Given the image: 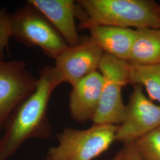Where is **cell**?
<instances>
[{
	"instance_id": "5",
	"label": "cell",
	"mask_w": 160,
	"mask_h": 160,
	"mask_svg": "<svg viewBox=\"0 0 160 160\" xmlns=\"http://www.w3.org/2000/svg\"><path fill=\"white\" fill-rule=\"evenodd\" d=\"M98 69L103 78V86L99 104L92 119L93 125H120L126 108L122 100V90L129 83V64L126 61L104 53Z\"/></svg>"
},
{
	"instance_id": "8",
	"label": "cell",
	"mask_w": 160,
	"mask_h": 160,
	"mask_svg": "<svg viewBox=\"0 0 160 160\" xmlns=\"http://www.w3.org/2000/svg\"><path fill=\"white\" fill-rule=\"evenodd\" d=\"M104 52L90 38L68 46L55 59V66L63 81L72 86L97 71Z\"/></svg>"
},
{
	"instance_id": "9",
	"label": "cell",
	"mask_w": 160,
	"mask_h": 160,
	"mask_svg": "<svg viewBox=\"0 0 160 160\" xmlns=\"http://www.w3.org/2000/svg\"><path fill=\"white\" fill-rule=\"evenodd\" d=\"M76 17L80 18L82 28L89 30L91 38L104 53L127 61L136 36V29L92 23L78 9Z\"/></svg>"
},
{
	"instance_id": "3",
	"label": "cell",
	"mask_w": 160,
	"mask_h": 160,
	"mask_svg": "<svg viewBox=\"0 0 160 160\" xmlns=\"http://www.w3.org/2000/svg\"><path fill=\"white\" fill-rule=\"evenodd\" d=\"M11 38L28 47H39L55 59L68 45L61 35L32 4L9 14Z\"/></svg>"
},
{
	"instance_id": "15",
	"label": "cell",
	"mask_w": 160,
	"mask_h": 160,
	"mask_svg": "<svg viewBox=\"0 0 160 160\" xmlns=\"http://www.w3.org/2000/svg\"><path fill=\"white\" fill-rule=\"evenodd\" d=\"M11 38L9 13L0 8V55L4 57V51L9 52V40Z\"/></svg>"
},
{
	"instance_id": "17",
	"label": "cell",
	"mask_w": 160,
	"mask_h": 160,
	"mask_svg": "<svg viewBox=\"0 0 160 160\" xmlns=\"http://www.w3.org/2000/svg\"><path fill=\"white\" fill-rule=\"evenodd\" d=\"M112 160H126L125 155L123 149H122Z\"/></svg>"
},
{
	"instance_id": "1",
	"label": "cell",
	"mask_w": 160,
	"mask_h": 160,
	"mask_svg": "<svg viewBox=\"0 0 160 160\" xmlns=\"http://www.w3.org/2000/svg\"><path fill=\"white\" fill-rule=\"evenodd\" d=\"M34 92L12 112L0 138V160H8L22 145L31 138H46L51 134L47 118L52 94L63 78L55 67L40 69Z\"/></svg>"
},
{
	"instance_id": "4",
	"label": "cell",
	"mask_w": 160,
	"mask_h": 160,
	"mask_svg": "<svg viewBox=\"0 0 160 160\" xmlns=\"http://www.w3.org/2000/svg\"><path fill=\"white\" fill-rule=\"evenodd\" d=\"M119 126L92 125L85 130L65 128L57 135L58 145L51 147L47 160H92L115 141Z\"/></svg>"
},
{
	"instance_id": "11",
	"label": "cell",
	"mask_w": 160,
	"mask_h": 160,
	"mask_svg": "<svg viewBox=\"0 0 160 160\" xmlns=\"http://www.w3.org/2000/svg\"><path fill=\"white\" fill-rule=\"evenodd\" d=\"M61 35L69 46L80 43L75 22L77 3L72 0H29Z\"/></svg>"
},
{
	"instance_id": "12",
	"label": "cell",
	"mask_w": 160,
	"mask_h": 160,
	"mask_svg": "<svg viewBox=\"0 0 160 160\" xmlns=\"http://www.w3.org/2000/svg\"><path fill=\"white\" fill-rule=\"evenodd\" d=\"M127 62L130 65L160 63V29H136Z\"/></svg>"
},
{
	"instance_id": "10",
	"label": "cell",
	"mask_w": 160,
	"mask_h": 160,
	"mask_svg": "<svg viewBox=\"0 0 160 160\" xmlns=\"http://www.w3.org/2000/svg\"><path fill=\"white\" fill-rule=\"evenodd\" d=\"M102 86L103 78L97 71L72 86L69 109L75 121L85 122L92 120L99 104Z\"/></svg>"
},
{
	"instance_id": "7",
	"label": "cell",
	"mask_w": 160,
	"mask_h": 160,
	"mask_svg": "<svg viewBox=\"0 0 160 160\" xmlns=\"http://www.w3.org/2000/svg\"><path fill=\"white\" fill-rule=\"evenodd\" d=\"M126 113L119 126L115 141L133 143L160 126V104L147 97L140 85H133Z\"/></svg>"
},
{
	"instance_id": "16",
	"label": "cell",
	"mask_w": 160,
	"mask_h": 160,
	"mask_svg": "<svg viewBox=\"0 0 160 160\" xmlns=\"http://www.w3.org/2000/svg\"><path fill=\"white\" fill-rule=\"evenodd\" d=\"M123 151L126 160H144L138 152L133 143L125 144Z\"/></svg>"
},
{
	"instance_id": "2",
	"label": "cell",
	"mask_w": 160,
	"mask_h": 160,
	"mask_svg": "<svg viewBox=\"0 0 160 160\" xmlns=\"http://www.w3.org/2000/svg\"><path fill=\"white\" fill-rule=\"evenodd\" d=\"M81 14L92 23L135 29H160V6L150 0H80Z\"/></svg>"
},
{
	"instance_id": "6",
	"label": "cell",
	"mask_w": 160,
	"mask_h": 160,
	"mask_svg": "<svg viewBox=\"0 0 160 160\" xmlns=\"http://www.w3.org/2000/svg\"><path fill=\"white\" fill-rule=\"evenodd\" d=\"M0 55V129L12 112L34 92L38 78L23 61H7Z\"/></svg>"
},
{
	"instance_id": "14",
	"label": "cell",
	"mask_w": 160,
	"mask_h": 160,
	"mask_svg": "<svg viewBox=\"0 0 160 160\" xmlns=\"http://www.w3.org/2000/svg\"><path fill=\"white\" fill-rule=\"evenodd\" d=\"M133 144L144 160H160V126Z\"/></svg>"
},
{
	"instance_id": "13",
	"label": "cell",
	"mask_w": 160,
	"mask_h": 160,
	"mask_svg": "<svg viewBox=\"0 0 160 160\" xmlns=\"http://www.w3.org/2000/svg\"><path fill=\"white\" fill-rule=\"evenodd\" d=\"M129 82L144 87L149 98L160 104V63L129 64Z\"/></svg>"
}]
</instances>
